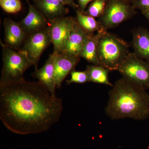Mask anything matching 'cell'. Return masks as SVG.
<instances>
[{"label": "cell", "instance_id": "cell-7", "mask_svg": "<svg viewBox=\"0 0 149 149\" xmlns=\"http://www.w3.org/2000/svg\"><path fill=\"white\" fill-rule=\"evenodd\" d=\"M77 22L76 18L65 16L48 21V30L54 52L59 53L64 51L70 32Z\"/></svg>", "mask_w": 149, "mask_h": 149}, {"label": "cell", "instance_id": "cell-9", "mask_svg": "<svg viewBox=\"0 0 149 149\" xmlns=\"http://www.w3.org/2000/svg\"><path fill=\"white\" fill-rule=\"evenodd\" d=\"M54 61L55 81L56 88L60 89L67 75L74 70L80 58L64 53H56Z\"/></svg>", "mask_w": 149, "mask_h": 149}, {"label": "cell", "instance_id": "cell-3", "mask_svg": "<svg viewBox=\"0 0 149 149\" xmlns=\"http://www.w3.org/2000/svg\"><path fill=\"white\" fill-rule=\"evenodd\" d=\"M100 34L98 57L100 65L111 71L118 68L130 53L129 45L119 36L101 29Z\"/></svg>", "mask_w": 149, "mask_h": 149}, {"label": "cell", "instance_id": "cell-12", "mask_svg": "<svg viewBox=\"0 0 149 149\" xmlns=\"http://www.w3.org/2000/svg\"><path fill=\"white\" fill-rule=\"evenodd\" d=\"M55 54L53 53L44 65L32 73L33 77L37 78L42 85L53 96H56V88L55 81L54 61Z\"/></svg>", "mask_w": 149, "mask_h": 149}, {"label": "cell", "instance_id": "cell-1", "mask_svg": "<svg viewBox=\"0 0 149 149\" xmlns=\"http://www.w3.org/2000/svg\"><path fill=\"white\" fill-rule=\"evenodd\" d=\"M62 100L40 82L0 85V119L12 133L20 135L48 131L59 120Z\"/></svg>", "mask_w": 149, "mask_h": 149}, {"label": "cell", "instance_id": "cell-11", "mask_svg": "<svg viewBox=\"0 0 149 149\" xmlns=\"http://www.w3.org/2000/svg\"><path fill=\"white\" fill-rule=\"evenodd\" d=\"M4 28V44L6 45L18 50L23 45L27 35L20 27L18 22L10 18L5 19L3 22Z\"/></svg>", "mask_w": 149, "mask_h": 149}, {"label": "cell", "instance_id": "cell-24", "mask_svg": "<svg viewBox=\"0 0 149 149\" xmlns=\"http://www.w3.org/2000/svg\"><path fill=\"white\" fill-rule=\"evenodd\" d=\"M58 1L65 6L68 5L74 8H77L79 7V6L77 5L74 2L73 0H58Z\"/></svg>", "mask_w": 149, "mask_h": 149}, {"label": "cell", "instance_id": "cell-17", "mask_svg": "<svg viewBox=\"0 0 149 149\" xmlns=\"http://www.w3.org/2000/svg\"><path fill=\"white\" fill-rule=\"evenodd\" d=\"M86 70L89 73L90 82L111 87L113 86L109 78L110 71L101 65L92 64L88 65Z\"/></svg>", "mask_w": 149, "mask_h": 149}, {"label": "cell", "instance_id": "cell-15", "mask_svg": "<svg viewBox=\"0 0 149 149\" xmlns=\"http://www.w3.org/2000/svg\"><path fill=\"white\" fill-rule=\"evenodd\" d=\"M90 34L85 31L77 22L70 32L65 49L61 53L79 56Z\"/></svg>", "mask_w": 149, "mask_h": 149}, {"label": "cell", "instance_id": "cell-21", "mask_svg": "<svg viewBox=\"0 0 149 149\" xmlns=\"http://www.w3.org/2000/svg\"><path fill=\"white\" fill-rule=\"evenodd\" d=\"M0 6L6 12L12 14L19 12L22 6L19 0H0Z\"/></svg>", "mask_w": 149, "mask_h": 149}, {"label": "cell", "instance_id": "cell-26", "mask_svg": "<svg viewBox=\"0 0 149 149\" xmlns=\"http://www.w3.org/2000/svg\"><path fill=\"white\" fill-rule=\"evenodd\" d=\"M123 1L127 2L130 3L131 4H132L135 0H123Z\"/></svg>", "mask_w": 149, "mask_h": 149}, {"label": "cell", "instance_id": "cell-14", "mask_svg": "<svg viewBox=\"0 0 149 149\" xmlns=\"http://www.w3.org/2000/svg\"><path fill=\"white\" fill-rule=\"evenodd\" d=\"M37 8L48 21L65 17L68 9L58 0H33Z\"/></svg>", "mask_w": 149, "mask_h": 149}, {"label": "cell", "instance_id": "cell-4", "mask_svg": "<svg viewBox=\"0 0 149 149\" xmlns=\"http://www.w3.org/2000/svg\"><path fill=\"white\" fill-rule=\"evenodd\" d=\"M2 52L3 67L1 84L14 83L24 80L23 75L32 65L27 54L21 50H15L1 41Z\"/></svg>", "mask_w": 149, "mask_h": 149}, {"label": "cell", "instance_id": "cell-20", "mask_svg": "<svg viewBox=\"0 0 149 149\" xmlns=\"http://www.w3.org/2000/svg\"><path fill=\"white\" fill-rule=\"evenodd\" d=\"M70 73V79L67 81L68 85L72 83L84 84L90 82V76L87 70L84 71H76L74 70Z\"/></svg>", "mask_w": 149, "mask_h": 149}, {"label": "cell", "instance_id": "cell-18", "mask_svg": "<svg viewBox=\"0 0 149 149\" xmlns=\"http://www.w3.org/2000/svg\"><path fill=\"white\" fill-rule=\"evenodd\" d=\"M76 19L80 27L89 34H93L102 29L95 17L85 14L79 9L76 10Z\"/></svg>", "mask_w": 149, "mask_h": 149}, {"label": "cell", "instance_id": "cell-8", "mask_svg": "<svg viewBox=\"0 0 149 149\" xmlns=\"http://www.w3.org/2000/svg\"><path fill=\"white\" fill-rule=\"evenodd\" d=\"M51 44L50 36L48 27L46 29L28 35L22 47L19 49L27 54L32 66L38 69L40 57L43 52Z\"/></svg>", "mask_w": 149, "mask_h": 149}, {"label": "cell", "instance_id": "cell-2", "mask_svg": "<svg viewBox=\"0 0 149 149\" xmlns=\"http://www.w3.org/2000/svg\"><path fill=\"white\" fill-rule=\"evenodd\" d=\"M105 113L112 120H146L149 117V94L122 77L116 81L109 92Z\"/></svg>", "mask_w": 149, "mask_h": 149}, {"label": "cell", "instance_id": "cell-16", "mask_svg": "<svg viewBox=\"0 0 149 149\" xmlns=\"http://www.w3.org/2000/svg\"><path fill=\"white\" fill-rule=\"evenodd\" d=\"M100 34H91L80 52L79 56L86 60L89 63L100 65L98 57V46Z\"/></svg>", "mask_w": 149, "mask_h": 149}, {"label": "cell", "instance_id": "cell-6", "mask_svg": "<svg viewBox=\"0 0 149 149\" xmlns=\"http://www.w3.org/2000/svg\"><path fill=\"white\" fill-rule=\"evenodd\" d=\"M122 77L144 90H149V62L142 59L131 53L118 68Z\"/></svg>", "mask_w": 149, "mask_h": 149}, {"label": "cell", "instance_id": "cell-25", "mask_svg": "<svg viewBox=\"0 0 149 149\" xmlns=\"http://www.w3.org/2000/svg\"><path fill=\"white\" fill-rule=\"evenodd\" d=\"M143 15L149 21V10L141 12Z\"/></svg>", "mask_w": 149, "mask_h": 149}, {"label": "cell", "instance_id": "cell-23", "mask_svg": "<svg viewBox=\"0 0 149 149\" xmlns=\"http://www.w3.org/2000/svg\"><path fill=\"white\" fill-rule=\"evenodd\" d=\"M93 1V0H78L79 9L83 12H84L88 4Z\"/></svg>", "mask_w": 149, "mask_h": 149}, {"label": "cell", "instance_id": "cell-19", "mask_svg": "<svg viewBox=\"0 0 149 149\" xmlns=\"http://www.w3.org/2000/svg\"><path fill=\"white\" fill-rule=\"evenodd\" d=\"M107 0H93L84 13L95 18H100L103 13Z\"/></svg>", "mask_w": 149, "mask_h": 149}, {"label": "cell", "instance_id": "cell-13", "mask_svg": "<svg viewBox=\"0 0 149 149\" xmlns=\"http://www.w3.org/2000/svg\"><path fill=\"white\" fill-rule=\"evenodd\" d=\"M134 53L139 58L149 62V31L142 27L131 30Z\"/></svg>", "mask_w": 149, "mask_h": 149}, {"label": "cell", "instance_id": "cell-22", "mask_svg": "<svg viewBox=\"0 0 149 149\" xmlns=\"http://www.w3.org/2000/svg\"><path fill=\"white\" fill-rule=\"evenodd\" d=\"M136 9H138L142 11L149 10V0H135L132 4Z\"/></svg>", "mask_w": 149, "mask_h": 149}, {"label": "cell", "instance_id": "cell-5", "mask_svg": "<svg viewBox=\"0 0 149 149\" xmlns=\"http://www.w3.org/2000/svg\"><path fill=\"white\" fill-rule=\"evenodd\" d=\"M136 10L132 4L123 0H107L98 22L104 30L113 29L135 16Z\"/></svg>", "mask_w": 149, "mask_h": 149}, {"label": "cell", "instance_id": "cell-10", "mask_svg": "<svg viewBox=\"0 0 149 149\" xmlns=\"http://www.w3.org/2000/svg\"><path fill=\"white\" fill-rule=\"evenodd\" d=\"M27 1L29 6L28 13L18 23L28 36L47 28L48 21L36 7Z\"/></svg>", "mask_w": 149, "mask_h": 149}]
</instances>
